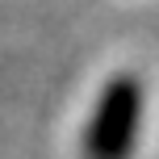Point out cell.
Instances as JSON below:
<instances>
[{
    "instance_id": "1",
    "label": "cell",
    "mask_w": 159,
    "mask_h": 159,
    "mask_svg": "<svg viewBox=\"0 0 159 159\" xmlns=\"http://www.w3.org/2000/svg\"><path fill=\"white\" fill-rule=\"evenodd\" d=\"M143 126V84L138 75H113L92 105L84 130V159H130Z\"/></svg>"
}]
</instances>
